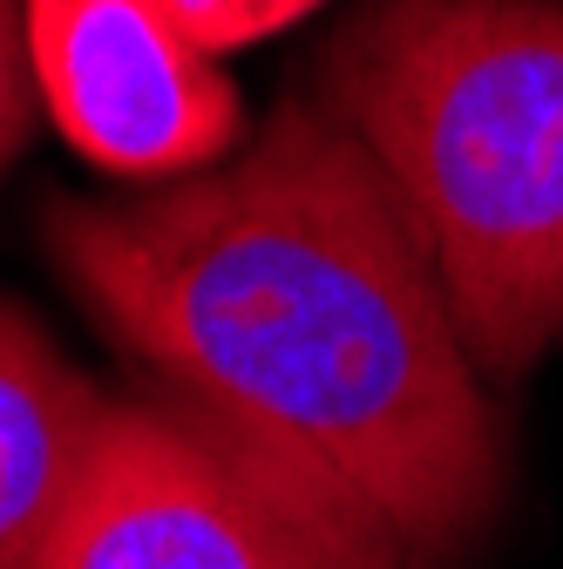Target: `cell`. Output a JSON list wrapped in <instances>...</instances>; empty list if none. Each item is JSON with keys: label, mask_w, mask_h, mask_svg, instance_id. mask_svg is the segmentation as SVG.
<instances>
[{"label": "cell", "mask_w": 563, "mask_h": 569, "mask_svg": "<svg viewBox=\"0 0 563 569\" xmlns=\"http://www.w3.org/2000/svg\"><path fill=\"white\" fill-rule=\"evenodd\" d=\"M41 244L144 387L313 522L339 569H462L510 441L394 190L326 102L136 203L55 197Z\"/></svg>", "instance_id": "cell-1"}, {"label": "cell", "mask_w": 563, "mask_h": 569, "mask_svg": "<svg viewBox=\"0 0 563 569\" xmlns=\"http://www.w3.org/2000/svg\"><path fill=\"white\" fill-rule=\"evenodd\" d=\"M319 102L394 190L488 387L563 339V0H367Z\"/></svg>", "instance_id": "cell-2"}, {"label": "cell", "mask_w": 563, "mask_h": 569, "mask_svg": "<svg viewBox=\"0 0 563 569\" xmlns=\"http://www.w3.org/2000/svg\"><path fill=\"white\" fill-rule=\"evenodd\" d=\"M34 569H339L313 522L164 393H122Z\"/></svg>", "instance_id": "cell-3"}, {"label": "cell", "mask_w": 563, "mask_h": 569, "mask_svg": "<svg viewBox=\"0 0 563 569\" xmlns=\"http://www.w3.org/2000/svg\"><path fill=\"white\" fill-rule=\"evenodd\" d=\"M28 61L55 129L96 170L177 183L238 142L231 76L164 0H28Z\"/></svg>", "instance_id": "cell-4"}, {"label": "cell", "mask_w": 563, "mask_h": 569, "mask_svg": "<svg viewBox=\"0 0 563 569\" xmlns=\"http://www.w3.org/2000/svg\"><path fill=\"white\" fill-rule=\"evenodd\" d=\"M102 420L109 393L61 360L34 312L0 299V569H34Z\"/></svg>", "instance_id": "cell-5"}, {"label": "cell", "mask_w": 563, "mask_h": 569, "mask_svg": "<svg viewBox=\"0 0 563 569\" xmlns=\"http://www.w3.org/2000/svg\"><path fill=\"white\" fill-rule=\"evenodd\" d=\"M164 8L204 54H231V48H251L278 28H293L319 0H164Z\"/></svg>", "instance_id": "cell-6"}, {"label": "cell", "mask_w": 563, "mask_h": 569, "mask_svg": "<svg viewBox=\"0 0 563 569\" xmlns=\"http://www.w3.org/2000/svg\"><path fill=\"white\" fill-rule=\"evenodd\" d=\"M34 122V61H28V0H0V170L14 163Z\"/></svg>", "instance_id": "cell-7"}]
</instances>
